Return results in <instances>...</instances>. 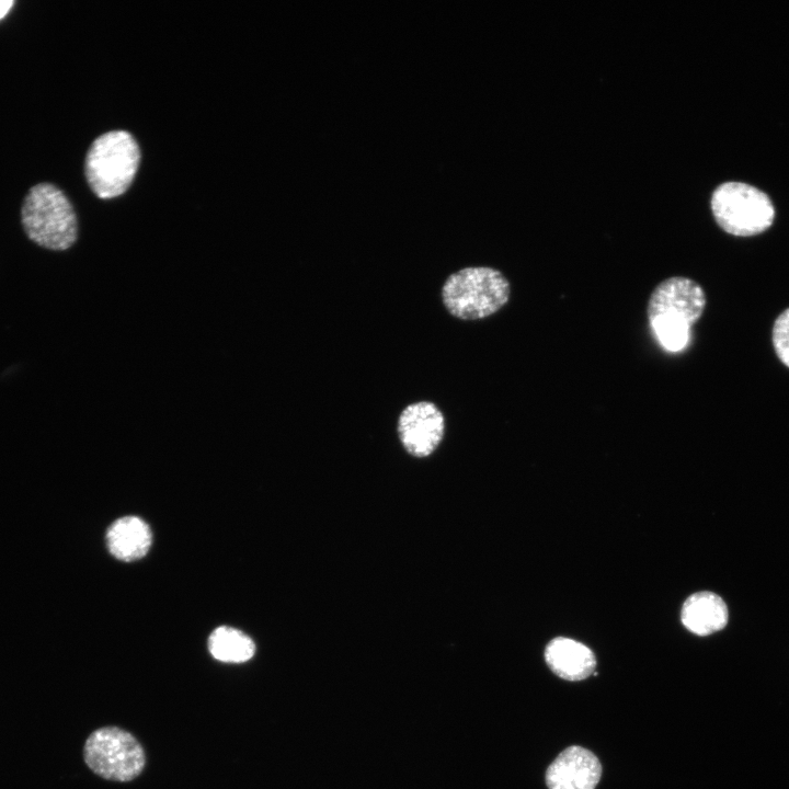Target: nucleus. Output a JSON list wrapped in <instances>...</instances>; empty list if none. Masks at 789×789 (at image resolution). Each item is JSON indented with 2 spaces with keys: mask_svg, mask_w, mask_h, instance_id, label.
Returning <instances> with one entry per match:
<instances>
[{
  "mask_svg": "<svg viewBox=\"0 0 789 789\" xmlns=\"http://www.w3.org/2000/svg\"><path fill=\"white\" fill-rule=\"evenodd\" d=\"M208 651L222 663H244L255 654V643L239 629L220 626L208 638Z\"/></svg>",
  "mask_w": 789,
  "mask_h": 789,
  "instance_id": "nucleus-12",
  "label": "nucleus"
},
{
  "mask_svg": "<svg viewBox=\"0 0 789 789\" xmlns=\"http://www.w3.org/2000/svg\"><path fill=\"white\" fill-rule=\"evenodd\" d=\"M12 0H0V20L3 19L13 5Z\"/></svg>",
  "mask_w": 789,
  "mask_h": 789,
  "instance_id": "nucleus-14",
  "label": "nucleus"
},
{
  "mask_svg": "<svg viewBox=\"0 0 789 789\" xmlns=\"http://www.w3.org/2000/svg\"><path fill=\"white\" fill-rule=\"evenodd\" d=\"M140 150L135 138L125 130L102 134L91 144L84 163L88 184L100 198L123 194L138 170Z\"/></svg>",
  "mask_w": 789,
  "mask_h": 789,
  "instance_id": "nucleus-4",
  "label": "nucleus"
},
{
  "mask_svg": "<svg viewBox=\"0 0 789 789\" xmlns=\"http://www.w3.org/2000/svg\"><path fill=\"white\" fill-rule=\"evenodd\" d=\"M681 620L686 629L697 636H709L723 629L729 620L724 601L716 593L701 591L684 602Z\"/></svg>",
  "mask_w": 789,
  "mask_h": 789,
  "instance_id": "nucleus-10",
  "label": "nucleus"
},
{
  "mask_svg": "<svg viewBox=\"0 0 789 789\" xmlns=\"http://www.w3.org/2000/svg\"><path fill=\"white\" fill-rule=\"evenodd\" d=\"M447 311L460 320H480L496 313L511 295L502 272L490 266H468L450 274L442 286Z\"/></svg>",
  "mask_w": 789,
  "mask_h": 789,
  "instance_id": "nucleus-3",
  "label": "nucleus"
},
{
  "mask_svg": "<svg viewBox=\"0 0 789 789\" xmlns=\"http://www.w3.org/2000/svg\"><path fill=\"white\" fill-rule=\"evenodd\" d=\"M545 660L557 676L571 682L587 678L596 666L595 655L590 648L564 637L554 638L547 644Z\"/></svg>",
  "mask_w": 789,
  "mask_h": 789,
  "instance_id": "nucleus-9",
  "label": "nucleus"
},
{
  "mask_svg": "<svg viewBox=\"0 0 789 789\" xmlns=\"http://www.w3.org/2000/svg\"><path fill=\"white\" fill-rule=\"evenodd\" d=\"M706 305L704 288L689 277L672 276L654 287L647 316L664 348L677 352L688 344L690 329L701 318Z\"/></svg>",
  "mask_w": 789,
  "mask_h": 789,
  "instance_id": "nucleus-1",
  "label": "nucleus"
},
{
  "mask_svg": "<svg viewBox=\"0 0 789 789\" xmlns=\"http://www.w3.org/2000/svg\"><path fill=\"white\" fill-rule=\"evenodd\" d=\"M149 525L137 516L116 519L107 529L106 544L110 552L118 560L130 562L145 557L151 546Z\"/></svg>",
  "mask_w": 789,
  "mask_h": 789,
  "instance_id": "nucleus-11",
  "label": "nucleus"
},
{
  "mask_svg": "<svg viewBox=\"0 0 789 789\" xmlns=\"http://www.w3.org/2000/svg\"><path fill=\"white\" fill-rule=\"evenodd\" d=\"M83 759L95 775L116 782L136 779L147 763L146 752L136 736L115 725L99 728L88 736Z\"/></svg>",
  "mask_w": 789,
  "mask_h": 789,
  "instance_id": "nucleus-6",
  "label": "nucleus"
},
{
  "mask_svg": "<svg viewBox=\"0 0 789 789\" xmlns=\"http://www.w3.org/2000/svg\"><path fill=\"white\" fill-rule=\"evenodd\" d=\"M771 342L777 357L789 368V308L776 318L771 331Z\"/></svg>",
  "mask_w": 789,
  "mask_h": 789,
  "instance_id": "nucleus-13",
  "label": "nucleus"
},
{
  "mask_svg": "<svg viewBox=\"0 0 789 789\" xmlns=\"http://www.w3.org/2000/svg\"><path fill=\"white\" fill-rule=\"evenodd\" d=\"M602 776V765L587 748L572 745L562 751L546 771L548 789H595Z\"/></svg>",
  "mask_w": 789,
  "mask_h": 789,
  "instance_id": "nucleus-8",
  "label": "nucleus"
},
{
  "mask_svg": "<svg viewBox=\"0 0 789 789\" xmlns=\"http://www.w3.org/2000/svg\"><path fill=\"white\" fill-rule=\"evenodd\" d=\"M21 221L28 239L48 250L65 251L78 238L73 206L52 183H38L28 190L21 208Z\"/></svg>",
  "mask_w": 789,
  "mask_h": 789,
  "instance_id": "nucleus-2",
  "label": "nucleus"
},
{
  "mask_svg": "<svg viewBox=\"0 0 789 789\" xmlns=\"http://www.w3.org/2000/svg\"><path fill=\"white\" fill-rule=\"evenodd\" d=\"M403 448L414 457L430 456L441 444L445 433V418L431 401L408 404L397 424Z\"/></svg>",
  "mask_w": 789,
  "mask_h": 789,
  "instance_id": "nucleus-7",
  "label": "nucleus"
},
{
  "mask_svg": "<svg viewBox=\"0 0 789 789\" xmlns=\"http://www.w3.org/2000/svg\"><path fill=\"white\" fill-rule=\"evenodd\" d=\"M711 210L719 227L737 237H751L767 230L775 208L769 196L754 185L730 181L711 195Z\"/></svg>",
  "mask_w": 789,
  "mask_h": 789,
  "instance_id": "nucleus-5",
  "label": "nucleus"
}]
</instances>
